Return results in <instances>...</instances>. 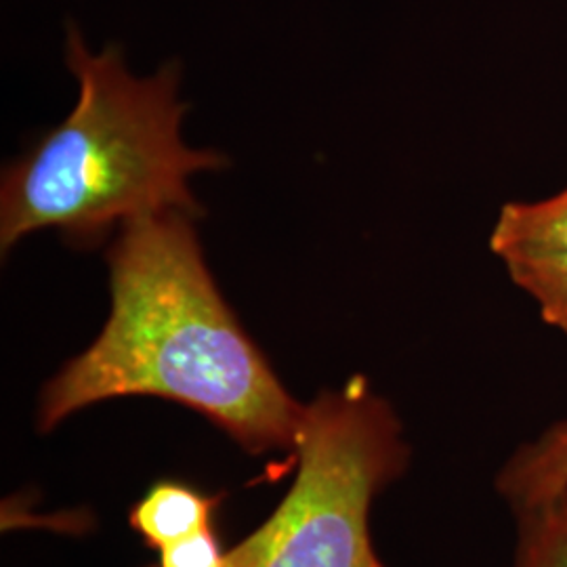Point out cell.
I'll return each instance as SVG.
<instances>
[{
    "instance_id": "6da1fadb",
    "label": "cell",
    "mask_w": 567,
    "mask_h": 567,
    "mask_svg": "<svg viewBox=\"0 0 567 567\" xmlns=\"http://www.w3.org/2000/svg\"><path fill=\"white\" fill-rule=\"evenodd\" d=\"M194 219L166 210L118 229L105 252L107 322L42 386L41 433L89 405L143 395L203 414L252 456L292 450L305 404L225 301Z\"/></svg>"
},
{
    "instance_id": "7a4b0ae2",
    "label": "cell",
    "mask_w": 567,
    "mask_h": 567,
    "mask_svg": "<svg viewBox=\"0 0 567 567\" xmlns=\"http://www.w3.org/2000/svg\"><path fill=\"white\" fill-rule=\"evenodd\" d=\"M65 63L79 82L74 110L2 173V255L42 229H58L74 248H93L147 215L203 217L187 182L198 171L224 168L227 158L183 143L179 61L140 79L118 44L91 53L70 25Z\"/></svg>"
},
{
    "instance_id": "3957f363",
    "label": "cell",
    "mask_w": 567,
    "mask_h": 567,
    "mask_svg": "<svg viewBox=\"0 0 567 567\" xmlns=\"http://www.w3.org/2000/svg\"><path fill=\"white\" fill-rule=\"evenodd\" d=\"M292 450V486L227 548V567H385L370 538V507L412 456L393 405L358 374L305 405Z\"/></svg>"
},
{
    "instance_id": "277c9868",
    "label": "cell",
    "mask_w": 567,
    "mask_h": 567,
    "mask_svg": "<svg viewBox=\"0 0 567 567\" xmlns=\"http://www.w3.org/2000/svg\"><path fill=\"white\" fill-rule=\"evenodd\" d=\"M513 517L547 507L567 492V419L513 450L494 477Z\"/></svg>"
},
{
    "instance_id": "5b68a950",
    "label": "cell",
    "mask_w": 567,
    "mask_h": 567,
    "mask_svg": "<svg viewBox=\"0 0 567 567\" xmlns=\"http://www.w3.org/2000/svg\"><path fill=\"white\" fill-rule=\"evenodd\" d=\"M225 492L206 494L182 480H158L128 511V526L143 545L163 550L215 526Z\"/></svg>"
},
{
    "instance_id": "8992f818",
    "label": "cell",
    "mask_w": 567,
    "mask_h": 567,
    "mask_svg": "<svg viewBox=\"0 0 567 567\" xmlns=\"http://www.w3.org/2000/svg\"><path fill=\"white\" fill-rule=\"evenodd\" d=\"M505 264L567 255V187L540 203H507L489 236Z\"/></svg>"
},
{
    "instance_id": "52a82bcc",
    "label": "cell",
    "mask_w": 567,
    "mask_h": 567,
    "mask_svg": "<svg viewBox=\"0 0 567 567\" xmlns=\"http://www.w3.org/2000/svg\"><path fill=\"white\" fill-rule=\"evenodd\" d=\"M511 567H567V492L547 507L515 517Z\"/></svg>"
},
{
    "instance_id": "ba28073f",
    "label": "cell",
    "mask_w": 567,
    "mask_h": 567,
    "mask_svg": "<svg viewBox=\"0 0 567 567\" xmlns=\"http://www.w3.org/2000/svg\"><path fill=\"white\" fill-rule=\"evenodd\" d=\"M505 265L513 284L538 305L543 322L567 337V255L515 259Z\"/></svg>"
},
{
    "instance_id": "9c48e42d",
    "label": "cell",
    "mask_w": 567,
    "mask_h": 567,
    "mask_svg": "<svg viewBox=\"0 0 567 567\" xmlns=\"http://www.w3.org/2000/svg\"><path fill=\"white\" fill-rule=\"evenodd\" d=\"M150 567H227V550L221 547L217 527L210 526L158 550V561Z\"/></svg>"
}]
</instances>
